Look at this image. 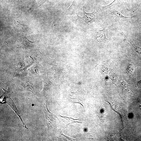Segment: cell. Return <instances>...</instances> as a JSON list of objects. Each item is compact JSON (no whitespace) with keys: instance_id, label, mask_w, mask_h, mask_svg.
<instances>
[{"instance_id":"cell-1","label":"cell","mask_w":141,"mask_h":141,"mask_svg":"<svg viewBox=\"0 0 141 141\" xmlns=\"http://www.w3.org/2000/svg\"><path fill=\"white\" fill-rule=\"evenodd\" d=\"M60 120L64 123V126L67 127L69 124L75 122L82 123L81 122L84 118H80L78 119H74L71 117H64L60 115Z\"/></svg>"},{"instance_id":"cell-2","label":"cell","mask_w":141,"mask_h":141,"mask_svg":"<svg viewBox=\"0 0 141 141\" xmlns=\"http://www.w3.org/2000/svg\"><path fill=\"white\" fill-rule=\"evenodd\" d=\"M46 104H44V109L46 115V124L48 128L51 127V125L54 122V118L51 114L48 111Z\"/></svg>"},{"instance_id":"cell-3","label":"cell","mask_w":141,"mask_h":141,"mask_svg":"<svg viewBox=\"0 0 141 141\" xmlns=\"http://www.w3.org/2000/svg\"><path fill=\"white\" fill-rule=\"evenodd\" d=\"M104 29L97 32L95 36V39L99 42H104L107 39Z\"/></svg>"},{"instance_id":"cell-4","label":"cell","mask_w":141,"mask_h":141,"mask_svg":"<svg viewBox=\"0 0 141 141\" xmlns=\"http://www.w3.org/2000/svg\"><path fill=\"white\" fill-rule=\"evenodd\" d=\"M14 27L17 32H26L29 30V29L26 25L16 22H14Z\"/></svg>"},{"instance_id":"cell-5","label":"cell","mask_w":141,"mask_h":141,"mask_svg":"<svg viewBox=\"0 0 141 141\" xmlns=\"http://www.w3.org/2000/svg\"><path fill=\"white\" fill-rule=\"evenodd\" d=\"M84 16L83 17V20L85 21L88 24V23L93 21L95 17V15L93 13H88L85 12L84 10Z\"/></svg>"},{"instance_id":"cell-6","label":"cell","mask_w":141,"mask_h":141,"mask_svg":"<svg viewBox=\"0 0 141 141\" xmlns=\"http://www.w3.org/2000/svg\"><path fill=\"white\" fill-rule=\"evenodd\" d=\"M112 14L113 15L115 16L118 18L120 19L121 20H124L125 21H126V20H127V19L129 17H127L124 16L119 11L116 10H113L111 11Z\"/></svg>"},{"instance_id":"cell-7","label":"cell","mask_w":141,"mask_h":141,"mask_svg":"<svg viewBox=\"0 0 141 141\" xmlns=\"http://www.w3.org/2000/svg\"><path fill=\"white\" fill-rule=\"evenodd\" d=\"M126 40L127 42H126L127 43L129 44L132 45L136 52L139 55H141V48L135 45L132 41L128 39H126Z\"/></svg>"},{"instance_id":"cell-8","label":"cell","mask_w":141,"mask_h":141,"mask_svg":"<svg viewBox=\"0 0 141 141\" xmlns=\"http://www.w3.org/2000/svg\"><path fill=\"white\" fill-rule=\"evenodd\" d=\"M128 1V0H115L111 3L105 6V7H108L118 4H124L126 3Z\"/></svg>"},{"instance_id":"cell-9","label":"cell","mask_w":141,"mask_h":141,"mask_svg":"<svg viewBox=\"0 0 141 141\" xmlns=\"http://www.w3.org/2000/svg\"><path fill=\"white\" fill-rule=\"evenodd\" d=\"M60 20H56L55 21H54L53 23L51 25V28L52 29V27H54V26L56 25V24H57V23L58 22V21Z\"/></svg>"},{"instance_id":"cell-10","label":"cell","mask_w":141,"mask_h":141,"mask_svg":"<svg viewBox=\"0 0 141 141\" xmlns=\"http://www.w3.org/2000/svg\"><path fill=\"white\" fill-rule=\"evenodd\" d=\"M138 84L141 86V80L138 83Z\"/></svg>"}]
</instances>
